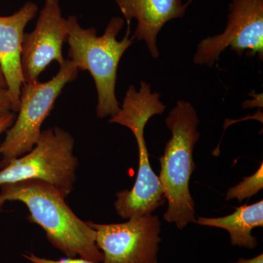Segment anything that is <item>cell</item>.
<instances>
[{
  "mask_svg": "<svg viewBox=\"0 0 263 263\" xmlns=\"http://www.w3.org/2000/svg\"><path fill=\"white\" fill-rule=\"evenodd\" d=\"M18 201L28 209L27 219L46 232L48 241L68 258L103 261L96 231L71 210L56 188L41 180L0 185V212L7 202Z\"/></svg>",
  "mask_w": 263,
  "mask_h": 263,
  "instance_id": "cell-1",
  "label": "cell"
},
{
  "mask_svg": "<svg viewBox=\"0 0 263 263\" xmlns=\"http://www.w3.org/2000/svg\"><path fill=\"white\" fill-rule=\"evenodd\" d=\"M160 97L159 93L152 92L151 85L145 81H141L139 91L132 85L120 110L109 120L130 129L136 137L139 152V167L135 184L130 190L116 194L114 207L122 219L152 214L166 201L159 176L151 166L144 137L145 127L151 118L163 114L165 110Z\"/></svg>",
  "mask_w": 263,
  "mask_h": 263,
  "instance_id": "cell-2",
  "label": "cell"
},
{
  "mask_svg": "<svg viewBox=\"0 0 263 263\" xmlns=\"http://www.w3.org/2000/svg\"><path fill=\"white\" fill-rule=\"evenodd\" d=\"M66 20L68 60L79 70L88 71L94 79L98 91V117H113L121 107L116 96L118 67L123 55L135 41L129 37L130 24H127L125 36L118 41L117 35L124 25V20L121 17L110 19L101 36L98 35L95 27H81L74 15Z\"/></svg>",
  "mask_w": 263,
  "mask_h": 263,
  "instance_id": "cell-3",
  "label": "cell"
},
{
  "mask_svg": "<svg viewBox=\"0 0 263 263\" xmlns=\"http://www.w3.org/2000/svg\"><path fill=\"white\" fill-rule=\"evenodd\" d=\"M199 123L196 110L191 103L184 100L177 102L165 119L172 136L160 159L159 179L167 202L164 219L174 223L181 230L189 223L196 221L190 182L196 167L193 151L200 138L197 131Z\"/></svg>",
  "mask_w": 263,
  "mask_h": 263,
  "instance_id": "cell-4",
  "label": "cell"
},
{
  "mask_svg": "<svg viewBox=\"0 0 263 263\" xmlns=\"http://www.w3.org/2000/svg\"><path fill=\"white\" fill-rule=\"evenodd\" d=\"M75 140L60 127L43 130L32 150L0 170V185L37 179L46 181L67 198L73 190L79 159Z\"/></svg>",
  "mask_w": 263,
  "mask_h": 263,
  "instance_id": "cell-5",
  "label": "cell"
},
{
  "mask_svg": "<svg viewBox=\"0 0 263 263\" xmlns=\"http://www.w3.org/2000/svg\"><path fill=\"white\" fill-rule=\"evenodd\" d=\"M79 72L70 60H66L51 80L24 83L18 117L6 131L4 141L0 144V170L32 149L42 133L43 122L51 114L57 98L66 85L77 79Z\"/></svg>",
  "mask_w": 263,
  "mask_h": 263,
  "instance_id": "cell-6",
  "label": "cell"
},
{
  "mask_svg": "<svg viewBox=\"0 0 263 263\" xmlns=\"http://www.w3.org/2000/svg\"><path fill=\"white\" fill-rule=\"evenodd\" d=\"M224 32L202 40L193 60L196 65L212 67L230 48L238 56L263 58V0H232Z\"/></svg>",
  "mask_w": 263,
  "mask_h": 263,
  "instance_id": "cell-7",
  "label": "cell"
},
{
  "mask_svg": "<svg viewBox=\"0 0 263 263\" xmlns=\"http://www.w3.org/2000/svg\"><path fill=\"white\" fill-rule=\"evenodd\" d=\"M87 222L96 231V243L103 254L102 263H158V216L148 214L117 224Z\"/></svg>",
  "mask_w": 263,
  "mask_h": 263,
  "instance_id": "cell-8",
  "label": "cell"
},
{
  "mask_svg": "<svg viewBox=\"0 0 263 263\" xmlns=\"http://www.w3.org/2000/svg\"><path fill=\"white\" fill-rule=\"evenodd\" d=\"M68 37L67 20L62 16L59 0H46L32 32L24 34L22 55L24 83L38 81L52 62L62 65V53Z\"/></svg>",
  "mask_w": 263,
  "mask_h": 263,
  "instance_id": "cell-9",
  "label": "cell"
},
{
  "mask_svg": "<svg viewBox=\"0 0 263 263\" xmlns=\"http://www.w3.org/2000/svg\"><path fill=\"white\" fill-rule=\"evenodd\" d=\"M38 6L28 2L18 11L0 16V70L9 93L13 111H18L21 91L24 84L22 55L24 29L37 13Z\"/></svg>",
  "mask_w": 263,
  "mask_h": 263,
  "instance_id": "cell-10",
  "label": "cell"
},
{
  "mask_svg": "<svg viewBox=\"0 0 263 263\" xmlns=\"http://www.w3.org/2000/svg\"><path fill=\"white\" fill-rule=\"evenodd\" d=\"M193 0L183 4L182 0H115L127 24L136 19L138 24L133 37L146 43L151 55L157 59V36L164 24L184 16Z\"/></svg>",
  "mask_w": 263,
  "mask_h": 263,
  "instance_id": "cell-11",
  "label": "cell"
},
{
  "mask_svg": "<svg viewBox=\"0 0 263 263\" xmlns=\"http://www.w3.org/2000/svg\"><path fill=\"white\" fill-rule=\"evenodd\" d=\"M195 223L227 230L232 246L254 249L257 247V239L252 235V230L263 226V201L242 205L233 214L222 217H198Z\"/></svg>",
  "mask_w": 263,
  "mask_h": 263,
  "instance_id": "cell-12",
  "label": "cell"
},
{
  "mask_svg": "<svg viewBox=\"0 0 263 263\" xmlns=\"http://www.w3.org/2000/svg\"><path fill=\"white\" fill-rule=\"evenodd\" d=\"M263 163L256 171L255 174L246 177L238 185L230 188L226 194V200L238 199V201L242 202L245 199L258 193L263 188Z\"/></svg>",
  "mask_w": 263,
  "mask_h": 263,
  "instance_id": "cell-13",
  "label": "cell"
},
{
  "mask_svg": "<svg viewBox=\"0 0 263 263\" xmlns=\"http://www.w3.org/2000/svg\"><path fill=\"white\" fill-rule=\"evenodd\" d=\"M23 257L32 263H97L88 260V259L80 258V257H79V258H77V257H76V258H68V257H67L65 259L53 260V259L38 257V256L31 253V252H25L23 254Z\"/></svg>",
  "mask_w": 263,
  "mask_h": 263,
  "instance_id": "cell-14",
  "label": "cell"
},
{
  "mask_svg": "<svg viewBox=\"0 0 263 263\" xmlns=\"http://www.w3.org/2000/svg\"><path fill=\"white\" fill-rule=\"evenodd\" d=\"M13 111V104L6 88L0 86V117Z\"/></svg>",
  "mask_w": 263,
  "mask_h": 263,
  "instance_id": "cell-15",
  "label": "cell"
},
{
  "mask_svg": "<svg viewBox=\"0 0 263 263\" xmlns=\"http://www.w3.org/2000/svg\"><path fill=\"white\" fill-rule=\"evenodd\" d=\"M15 118L16 117L13 112H9L0 117V135L8 130L13 125Z\"/></svg>",
  "mask_w": 263,
  "mask_h": 263,
  "instance_id": "cell-16",
  "label": "cell"
},
{
  "mask_svg": "<svg viewBox=\"0 0 263 263\" xmlns=\"http://www.w3.org/2000/svg\"><path fill=\"white\" fill-rule=\"evenodd\" d=\"M232 263H263V254H259L257 257L252 259H243L240 258L238 262Z\"/></svg>",
  "mask_w": 263,
  "mask_h": 263,
  "instance_id": "cell-17",
  "label": "cell"
},
{
  "mask_svg": "<svg viewBox=\"0 0 263 263\" xmlns=\"http://www.w3.org/2000/svg\"><path fill=\"white\" fill-rule=\"evenodd\" d=\"M0 86L6 88V84H5V81L4 77H3V73H2L1 70H0Z\"/></svg>",
  "mask_w": 263,
  "mask_h": 263,
  "instance_id": "cell-18",
  "label": "cell"
}]
</instances>
